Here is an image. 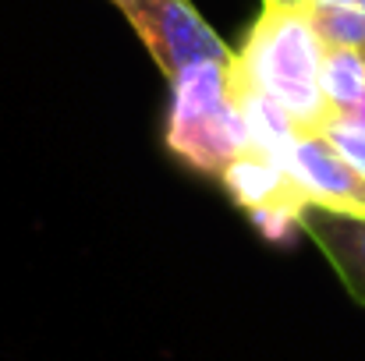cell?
<instances>
[{
  "label": "cell",
  "mask_w": 365,
  "mask_h": 361,
  "mask_svg": "<svg viewBox=\"0 0 365 361\" xmlns=\"http://www.w3.org/2000/svg\"><path fill=\"white\" fill-rule=\"evenodd\" d=\"M323 39L309 18V7L262 4L248 39L235 53L245 78L277 100L302 135L323 131L334 117L323 96Z\"/></svg>",
  "instance_id": "cell-1"
},
{
  "label": "cell",
  "mask_w": 365,
  "mask_h": 361,
  "mask_svg": "<svg viewBox=\"0 0 365 361\" xmlns=\"http://www.w3.org/2000/svg\"><path fill=\"white\" fill-rule=\"evenodd\" d=\"M163 142L178 163L217 181L248 149V127L235 85V57L202 61L170 78Z\"/></svg>",
  "instance_id": "cell-2"
},
{
  "label": "cell",
  "mask_w": 365,
  "mask_h": 361,
  "mask_svg": "<svg viewBox=\"0 0 365 361\" xmlns=\"http://www.w3.org/2000/svg\"><path fill=\"white\" fill-rule=\"evenodd\" d=\"M135 28L138 43L149 50L163 78L202 61H227L235 50L213 32V25L195 11L192 0H110Z\"/></svg>",
  "instance_id": "cell-3"
},
{
  "label": "cell",
  "mask_w": 365,
  "mask_h": 361,
  "mask_svg": "<svg viewBox=\"0 0 365 361\" xmlns=\"http://www.w3.org/2000/svg\"><path fill=\"white\" fill-rule=\"evenodd\" d=\"M220 184L242 206L252 227L269 244H287L302 231V213L309 206L305 192L298 188L291 163L259 149H245L242 156L220 174Z\"/></svg>",
  "instance_id": "cell-4"
},
{
  "label": "cell",
  "mask_w": 365,
  "mask_h": 361,
  "mask_svg": "<svg viewBox=\"0 0 365 361\" xmlns=\"http://www.w3.org/2000/svg\"><path fill=\"white\" fill-rule=\"evenodd\" d=\"M287 163L309 206L365 216V174H359L319 131L298 135Z\"/></svg>",
  "instance_id": "cell-5"
},
{
  "label": "cell",
  "mask_w": 365,
  "mask_h": 361,
  "mask_svg": "<svg viewBox=\"0 0 365 361\" xmlns=\"http://www.w3.org/2000/svg\"><path fill=\"white\" fill-rule=\"evenodd\" d=\"M302 234L323 251V258L344 283V291L359 305H365V216L323 209V206H305Z\"/></svg>",
  "instance_id": "cell-6"
},
{
  "label": "cell",
  "mask_w": 365,
  "mask_h": 361,
  "mask_svg": "<svg viewBox=\"0 0 365 361\" xmlns=\"http://www.w3.org/2000/svg\"><path fill=\"white\" fill-rule=\"evenodd\" d=\"M323 96L334 110V117L351 114L365 96V61L359 50L348 46H327L323 53Z\"/></svg>",
  "instance_id": "cell-7"
},
{
  "label": "cell",
  "mask_w": 365,
  "mask_h": 361,
  "mask_svg": "<svg viewBox=\"0 0 365 361\" xmlns=\"http://www.w3.org/2000/svg\"><path fill=\"white\" fill-rule=\"evenodd\" d=\"M309 18H312L323 46H348V50H362L365 46L362 7H319V4H309Z\"/></svg>",
  "instance_id": "cell-8"
},
{
  "label": "cell",
  "mask_w": 365,
  "mask_h": 361,
  "mask_svg": "<svg viewBox=\"0 0 365 361\" xmlns=\"http://www.w3.org/2000/svg\"><path fill=\"white\" fill-rule=\"evenodd\" d=\"M319 135H323L359 174H365V127L362 124H355V120H348V117H330Z\"/></svg>",
  "instance_id": "cell-9"
},
{
  "label": "cell",
  "mask_w": 365,
  "mask_h": 361,
  "mask_svg": "<svg viewBox=\"0 0 365 361\" xmlns=\"http://www.w3.org/2000/svg\"><path fill=\"white\" fill-rule=\"evenodd\" d=\"M309 4H319V7H359V0H309Z\"/></svg>",
  "instance_id": "cell-10"
},
{
  "label": "cell",
  "mask_w": 365,
  "mask_h": 361,
  "mask_svg": "<svg viewBox=\"0 0 365 361\" xmlns=\"http://www.w3.org/2000/svg\"><path fill=\"white\" fill-rule=\"evenodd\" d=\"M344 117L355 120V124H362V127H365V96H362V103H359V107H355L351 114H344Z\"/></svg>",
  "instance_id": "cell-11"
},
{
  "label": "cell",
  "mask_w": 365,
  "mask_h": 361,
  "mask_svg": "<svg viewBox=\"0 0 365 361\" xmlns=\"http://www.w3.org/2000/svg\"><path fill=\"white\" fill-rule=\"evenodd\" d=\"M262 4H273V7H309V0H262Z\"/></svg>",
  "instance_id": "cell-12"
},
{
  "label": "cell",
  "mask_w": 365,
  "mask_h": 361,
  "mask_svg": "<svg viewBox=\"0 0 365 361\" xmlns=\"http://www.w3.org/2000/svg\"><path fill=\"white\" fill-rule=\"evenodd\" d=\"M359 7H362V11H365V0H359Z\"/></svg>",
  "instance_id": "cell-13"
},
{
  "label": "cell",
  "mask_w": 365,
  "mask_h": 361,
  "mask_svg": "<svg viewBox=\"0 0 365 361\" xmlns=\"http://www.w3.org/2000/svg\"><path fill=\"white\" fill-rule=\"evenodd\" d=\"M359 53H362V61H365V46H362V50H359Z\"/></svg>",
  "instance_id": "cell-14"
}]
</instances>
